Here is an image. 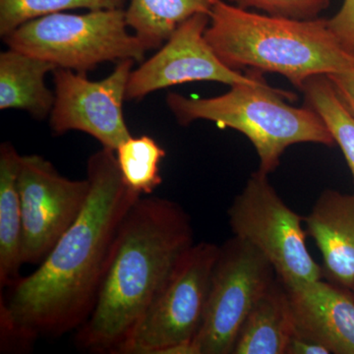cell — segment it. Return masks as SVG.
I'll use <instances>...</instances> for the list:
<instances>
[{
    "mask_svg": "<svg viewBox=\"0 0 354 354\" xmlns=\"http://www.w3.org/2000/svg\"><path fill=\"white\" fill-rule=\"evenodd\" d=\"M209 23V15L201 13L179 25L155 55L132 70L127 100L143 99L156 91L185 83L218 82L232 87L258 82L262 72L249 69L243 75L218 57L205 38Z\"/></svg>",
    "mask_w": 354,
    "mask_h": 354,
    "instance_id": "11",
    "label": "cell"
},
{
    "mask_svg": "<svg viewBox=\"0 0 354 354\" xmlns=\"http://www.w3.org/2000/svg\"><path fill=\"white\" fill-rule=\"evenodd\" d=\"M330 31L346 50L354 53V0H344L341 9L328 19Z\"/></svg>",
    "mask_w": 354,
    "mask_h": 354,
    "instance_id": "22",
    "label": "cell"
},
{
    "mask_svg": "<svg viewBox=\"0 0 354 354\" xmlns=\"http://www.w3.org/2000/svg\"><path fill=\"white\" fill-rule=\"evenodd\" d=\"M135 60L118 62L111 75L88 80L87 73L57 68L53 73L55 101L50 127L57 135L68 131L87 133L115 152L132 136L123 114V102Z\"/></svg>",
    "mask_w": 354,
    "mask_h": 354,
    "instance_id": "10",
    "label": "cell"
},
{
    "mask_svg": "<svg viewBox=\"0 0 354 354\" xmlns=\"http://www.w3.org/2000/svg\"><path fill=\"white\" fill-rule=\"evenodd\" d=\"M232 234L271 263L286 288L323 279L306 244L304 218L283 202L264 172H254L227 211Z\"/></svg>",
    "mask_w": 354,
    "mask_h": 354,
    "instance_id": "6",
    "label": "cell"
},
{
    "mask_svg": "<svg viewBox=\"0 0 354 354\" xmlns=\"http://www.w3.org/2000/svg\"><path fill=\"white\" fill-rule=\"evenodd\" d=\"M330 351L315 341L293 335L288 342L286 354H330Z\"/></svg>",
    "mask_w": 354,
    "mask_h": 354,
    "instance_id": "24",
    "label": "cell"
},
{
    "mask_svg": "<svg viewBox=\"0 0 354 354\" xmlns=\"http://www.w3.org/2000/svg\"><path fill=\"white\" fill-rule=\"evenodd\" d=\"M290 92L272 88L264 78L253 84L232 86L225 94L196 99L169 93L167 104L179 124L199 120L230 128L250 140L259 157V171H276L288 147L300 143L333 146L334 138L321 116L309 106L297 108Z\"/></svg>",
    "mask_w": 354,
    "mask_h": 354,
    "instance_id": "4",
    "label": "cell"
},
{
    "mask_svg": "<svg viewBox=\"0 0 354 354\" xmlns=\"http://www.w3.org/2000/svg\"><path fill=\"white\" fill-rule=\"evenodd\" d=\"M22 156L11 143L0 146V286H12L20 279L23 218L19 186Z\"/></svg>",
    "mask_w": 354,
    "mask_h": 354,
    "instance_id": "16",
    "label": "cell"
},
{
    "mask_svg": "<svg viewBox=\"0 0 354 354\" xmlns=\"http://www.w3.org/2000/svg\"><path fill=\"white\" fill-rule=\"evenodd\" d=\"M277 279L267 258L234 236L220 246L201 328L199 354H232L247 317Z\"/></svg>",
    "mask_w": 354,
    "mask_h": 354,
    "instance_id": "8",
    "label": "cell"
},
{
    "mask_svg": "<svg viewBox=\"0 0 354 354\" xmlns=\"http://www.w3.org/2000/svg\"><path fill=\"white\" fill-rule=\"evenodd\" d=\"M327 76L342 104L354 116V70Z\"/></svg>",
    "mask_w": 354,
    "mask_h": 354,
    "instance_id": "23",
    "label": "cell"
},
{
    "mask_svg": "<svg viewBox=\"0 0 354 354\" xmlns=\"http://www.w3.org/2000/svg\"><path fill=\"white\" fill-rule=\"evenodd\" d=\"M205 38L230 68L279 74L299 90L311 77L354 70L353 53L337 41L326 18L279 17L220 0Z\"/></svg>",
    "mask_w": 354,
    "mask_h": 354,
    "instance_id": "3",
    "label": "cell"
},
{
    "mask_svg": "<svg viewBox=\"0 0 354 354\" xmlns=\"http://www.w3.org/2000/svg\"><path fill=\"white\" fill-rule=\"evenodd\" d=\"M351 292H353V297H354V286H353V290H351Z\"/></svg>",
    "mask_w": 354,
    "mask_h": 354,
    "instance_id": "25",
    "label": "cell"
},
{
    "mask_svg": "<svg viewBox=\"0 0 354 354\" xmlns=\"http://www.w3.org/2000/svg\"><path fill=\"white\" fill-rule=\"evenodd\" d=\"M165 155L152 137H130L115 150L123 183L140 195L152 194L162 183L160 165Z\"/></svg>",
    "mask_w": 354,
    "mask_h": 354,
    "instance_id": "19",
    "label": "cell"
},
{
    "mask_svg": "<svg viewBox=\"0 0 354 354\" xmlns=\"http://www.w3.org/2000/svg\"><path fill=\"white\" fill-rule=\"evenodd\" d=\"M90 192L80 215L46 259L11 286L0 304L2 335L18 342L79 329L94 307L116 235L142 195L123 183L115 152L88 160Z\"/></svg>",
    "mask_w": 354,
    "mask_h": 354,
    "instance_id": "1",
    "label": "cell"
},
{
    "mask_svg": "<svg viewBox=\"0 0 354 354\" xmlns=\"http://www.w3.org/2000/svg\"><path fill=\"white\" fill-rule=\"evenodd\" d=\"M353 55H354V53H353Z\"/></svg>",
    "mask_w": 354,
    "mask_h": 354,
    "instance_id": "26",
    "label": "cell"
},
{
    "mask_svg": "<svg viewBox=\"0 0 354 354\" xmlns=\"http://www.w3.org/2000/svg\"><path fill=\"white\" fill-rule=\"evenodd\" d=\"M323 259V276L351 291L354 286V192L321 193L304 218Z\"/></svg>",
    "mask_w": 354,
    "mask_h": 354,
    "instance_id": "13",
    "label": "cell"
},
{
    "mask_svg": "<svg viewBox=\"0 0 354 354\" xmlns=\"http://www.w3.org/2000/svg\"><path fill=\"white\" fill-rule=\"evenodd\" d=\"M128 0H0V36H7L26 22L74 9L90 11L124 9Z\"/></svg>",
    "mask_w": 354,
    "mask_h": 354,
    "instance_id": "20",
    "label": "cell"
},
{
    "mask_svg": "<svg viewBox=\"0 0 354 354\" xmlns=\"http://www.w3.org/2000/svg\"><path fill=\"white\" fill-rule=\"evenodd\" d=\"M288 288L295 334L330 353L354 354V297L323 279Z\"/></svg>",
    "mask_w": 354,
    "mask_h": 354,
    "instance_id": "12",
    "label": "cell"
},
{
    "mask_svg": "<svg viewBox=\"0 0 354 354\" xmlns=\"http://www.w3.org/2000/svg\"><path fill=\"white\" fill-rule=\"evenodd\" d=\"M125 9L55 13L26 22L3 37L8 48L87 73L104 62H143L146 46L127 31Z\"/></svg>",
    "mask_w": 354,
    "mask_h": 354,
    "instance_id": "5",
    "label": "cell"
},
{
    "mask_svg": "<svg viewBox=\"0 0 354 354\" xmlns=\"http://www.w3.org/2000/svg\"><path fill=\"white\" fill-rule=\"evenodd\" d=\"M293 334L288 288L277 277L247 317L232 354H286Z\"/></svg>",
    "mask_w": 354,
    "mask_h": 354,
    "instance_id": "15",
    "label": "cell"
},
{
    "mask_svg": "<svg viewBox=\"0 0 354 354\" xmlns=\"http://www.w3.org/2000/svg\"><path fill=\"white\" fill-rule=\"evenodd\" d=\"M247 10L292 19H315L328 8L330 0H225Z\"/></svg>",
    "mask_w": 354,
    "mask_h": 354,
    "instance_id": "21",
    "label": "cell"
},
{
    "mask_svg": "<svg viewBox=\"0 0 354 354\" xmlns=\"http://www.w3.org/2000/svg\"><path fill=\"white\" fill-rule=\"evenodd\" d=\"M218 251L211 242L194 243L186 251L118 354H160L167 346L194 342Z\"/></svg>",
    "mask_w": 354,
    "mask_h": 354,
    "instance_id": "7",
    "label": "cell"
},
{
    "mask_svg": "<svg viewBox=\"0 0 354 354\" xmlns=\"http://www.w3.org/2000/svg\"><path fill=\"white\" fill-rule=\"evenodd\" d=\"M220 0H129L128 27L146 46L157 50L179 25L196 14L211 13Z\"/></svg>",
    "mask_w": 354,
    "mask_h": 354,
    "instance_id": "17",
    "label": "cell"
},
{
    "mask_svg": "<svg viewBox=\"0 0 354 354\" xmlns=\"http://www.w3.org/2000/svg\"><path fill=\"white\" fill-rule=\"evenodd\" d=\"M22 260L39 265L80 215L90 192L88 178L72 180L39 155L21 157Z\"/></svg>",
    "mask_w": 354,
    "mask_h": 354,
    "instance_id": "9",
    "label": "cell"
},
{
    "mask_svg": "<svg viewBox=\"0 0 354 354\" xmlns=\"http://www.w3.org/2000/svg\"><path fill=\"white\" fill-rule=\"evenodd\" d=\"M300 90L304 92L307 106L327 125L354 177V116L339 100L327 75L311 77Z\"/></svg>",
    "mask_w": 354,
    "mask_h": 354,
    "instance_id": "18",
    "label": "cell"
},
{
    "mask_svg": "<svg viewBox=\"0 0 354 354\" xmlns=\"http://www.w3.org/2000/svg\"><path fill=\"white\" fill-rule=\"evenodd\" d=\"M194 244L189 215L171 200L141 197L121 223L94 307L77 344L118 354L128 335Z\"/></svg>",
    "mask_w": 354,
    "mask_h": 354,
    "instance_id": "2",
    "label": "cell"
},
{
    "mask_svg": "<svg viewBox=\"0 0 354 354\" xmlns=\"http://www.w3.org/2000/svg\"><path fill=\"white\" fill-rule=\"evenodd\" d=\"M57 67L22 51L8 48L0 53V109H21L36 120L50 115L55 95L46 76Z\"/></svg>",
    "mask_w": 354,
    "mask_h": 354,
    "instance_id": "14",
    "label": "cell"
}]
</instances>
